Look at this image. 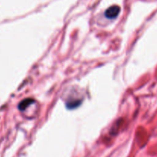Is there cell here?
<instances>
[{"label": "cell", "mask_w": 157, "mask_h": 157, "mask_svg": "<svg viewBox=\"0 0 157 157\" xmlns=\"http://www.w3.org/2000/svg\"><path fill=\"white\" fill-rule=\"evenodd\" d=\"M120 8L118 6H113L109 7L107 9L105 13V17L108 19H115L118 16V15L120 14Z\"/></svg>", "instance_id": "obj_1"}, {"label": "cell", "mask_w": 157, "mask_h": 157, "mask_svg": "<svg viewBox=\"0 0 157 157\" xmlns=\"http://www.w3.org/2000/svg\"><path fill=\"white\" fill-rule=\"evenodd\" d=\"M33 100L31 99H26L25 100H23L22 102H21V103L19 104V108L20 110H25V109L26 108L27 106L31 104V102H33Z\"/></svg>", "instance_id": "obj_2"}]
</instances>
